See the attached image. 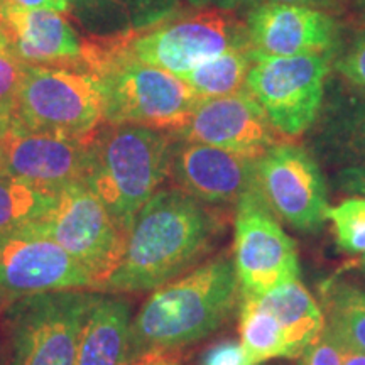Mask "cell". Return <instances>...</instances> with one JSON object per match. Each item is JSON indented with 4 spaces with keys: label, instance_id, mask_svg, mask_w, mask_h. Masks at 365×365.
Here are the masks:
<instances>
[{
    "label": "cell",
    "instance_id": "1",
    "mask_svg": "<svg viewBox=\"0 0 365 365\" xmlns=\"http://www.w3.org/2000/svg\"><path fill=\"white\" fill-rule=\"evenodd\" d=\"M223 228L220 208L198 202L178 186L159 188L134 218L118 267L97 291H154L202 264Z\"/></svg>",
    "mask_w": 365,
    "mask_h": 365
},
{
    "label": "cell",
    "instance_id": "2",
    "mask_svg": "<svg viewBox=\"0 0 365 365\" xmlns=\"http://www.w3.org/2000/svg\"><path fill=\"white\" fill-rule=\"evenodd\" d=\"M232 254L190 269L156 287L130 322L129 364L150 352L181 350L207 339L239 309Z\"/></svg>",
    "mask_w": 365,
    "mask_h": 365
},
{
    "label": "cell",
    "instance_id": "3",
    "mask_svg": "<svg viewBox=\"0 0 365 365\" xmlns=\"http://www.w3.org/2000/svg\"><path fill=\"white\" fill-rule=\"evenodd\" d=\"M83 66L97 80L107 124L144 125L175 134L202 98L176 75L129 56L117 41H85Z\"/></svg>",
    "mask_w": 365,
    "mask_h": 365
},
{
    "label": "cell",
    "instance_id": "4",
    "mask_svg": "<svg viewBox=\"0 0 365 365\" xmlns=\"http://www.w3.org/2000/svg\"><path fill=\"white\" fill-rule=\"evenodd\" d=\"M173 135L134 124H107L88 145L85 182L127 232L140 208L170 178Z\"/></svg>",
    "mask_w": 365,
    "mask_h": 365
},
{
    "label": "cell",
    "instance_id": "5",
    "mask_svg": "<svg viewBox=\"0 0 365 365\" xmlns=\"http://www.w3.org/2000/svg\"><path fill=\"white\" fill-rule=\"evenodd\" d=\"M103 122V98L90 71L26 65L12 124L41 134L88 139Z\"/></svg>",
    "mask_w": 365,
    "mask_h": 365
},
{
    "label": "cell",
    "instance_id": "6",
    "mask_svg": "<svg viewBox=\"0 0 365 365\" xmlns=\"http://www.w3.org/2000/svg\"><path fill=\"white\" fill-rule=\"evenodd\" d=\"M31 230L56 242L93 279L91 291L103 284L120 264L127 232L85 181L54 193L53 202Z\"/></svg>",
    "mask_w": 365,
    "mask_h": 365
},
{
    "label": "cell",
    "instance_id": "7",
    "mask_svg": "<svg viewBox=\"0 0 365 365\" xmlns=\"http://www.w3.org/2000/svg\"><path fill=\"white\" fill-rule=\"evenodd\" d=\"M120 44L129 56L176 76L230 49L252 46L245 21L217 9L161 21Z\"/></svg>",
    "mask_w": 365,
    "mask_h": 365
},
{
    "label": "cell",
    "instance_id": "8",
    "mask_svg": "<svg viewBox=\"0 0 365 365\" xmlns=\"http://www.w3.org/2000/svg\"><path fill=\"white\" fill-rule=\"evenodd\" d=\"M331 56H267L254 49L245 90L257 100L279 135L296 139L322 112Z\"/></svg>",
    "mask_w": 365,
    "mask_h": 365
},
{
    "label": "cell",
    "instance_id": "9",
    "mask_svg": "<svg viewBox=\"0 0 365 365\" xmlns=\"http://www.w3.org/2000/svg\"><path fill=\"white\" fill-rule=\"evenodd\" d=\"M232 259L240 296L259 298L299 279L296 242L271 212L257 185L235 205Z\"/></svg>",
    "mask_w": 365,
    "mask_h": 365
},
{
    "label": "cell",
    "instance_id": "10",
    "mask_svg": "<svg viewBox=\"0 0 365 365\" xmlns=\"http://www.w3.org/2000/svg\"><path fill=\"white\" fill-rule=\"evenodd\" d=\"M98 294L80 289L24 296L14 307V365H75L80 333Z\"/></svg>",
    "mask_w": 365,
    "mask_h": 365
},
{
    "label": "cell",
    "instance_id": "11",
    "mask_svg": "<svg viewBox=\"0 0 365 365\" xmlns=\"http://www.w3.org/2000/svg\"><path fill=\"white\" fill-rule=\"evenodd\" d=\"M255 185L271 212L294 230L314 234L328 222V190L322 168L303 145L279 140L257 159Z\"/></svg>",
    "mask_w": 365,
    "mask_h": 365
},
{
    "label": "cell",
    "instance_id": "12",
    "mask_svg": "<svg viewBox=\"0 0 365 365\" xmlns=\"http://www.w3.org/2000/svg\"><path fill=\"white\" fill-rule=\"evenodd\" d=\"M91 286L93 279L80 262L29 227L0 244V289L9 298Z\"/></svg>",
    "mask_w": 365,
    "mask_h": 365
},
{
    "label": "cell",
    "instance_id": "13",
    "mask_svg": "<svg viewBox=\"0 0 365 365\" xmlns=\"http://www.w3.org/2000/svg\"><path fill=\"white\" fill-rule=\"evenodd\" d=\"M171 135L176 140L208 144L252 159H259L281 140L247 90L230 97L202 100L186 125Z\"/></svg>",
    "mask_w": 365,
    "mask_h": 365
},
{
    "label": "cell",
    "instance_id": "14",
    "mask_svg": "<svg viewBox=\"0 0 365 365\" xmlns=\"http://www.w3.org/2000/svg\"><path fill=\"white\" fill-rule=\"evenodd\" d=\"M90 139L41 134L12 124L4 144L0 171L44 193L85 181Z\"/></svg>",
    "mask_w": 365,
    "mask_h": 365
},
{
    "label": "cell",
    "instance_id": "15",
    "mask_svg": "<svg viewBox=\"0 0 365 365\" xmlns=\"http://www.w3.org/2000/svg\"><path fill=\"white\" fill-rule=\"evenodd\" d=\"M247 36L255 51L267 56H333L340 43V24L318 9L262 2L249 9Z\"/></svg>",
    "mask_w": 365,
    "mask_h": 365
},
{
    "label": "cell",
    "instance_id": "16",
    "mask_svg": "<svg viewBox=\"0 0 365 365\" xmlns=\"http://www.w3.org/2000/svg\"><path fill=\"white\" fill-rule=\"evenodd\" d=\"M257 159L202 143H173L170 178L175 186L208 207L237 205L255 186Z\"/></svg>",
    "mask_w": 365,
    "mask_h": 365
},
{
    "label": "cell",
    "instance_id": "17",
    "mask_svg": "<svg viewBox=\"0 0 365 365\" xmlns=\"http://www.w3.org/2000/svg\"><path fill=\"white\" fill-rule=\"evenodd\" d=\"M9 51L26 65L83 68L85 41L63 12L12 4L0 16Z\"/></svg>",
    "mask_w": 365,
    "mask_h": 365
},
{
    "label": "cell",
    "instance_id": "18",
    "mask_svg": "<svg viewBox=\"0 0 365 365\" xmlns=\"http://www.w3.org/2000/svg\"><path fill=\"white\" fill-rule=\"evenodd\" d=\"M173 0H68V14L93 41L130 38L166 21Z\"/></svg>",
    "mask_w": 365,
    "mask_h": 365
},
{
    "label": "cell",
    "instance_id": "19",
    "mask_svg": "<svg viewBox=\"0 0 365 365\" xmlns=\"http://www.w3.org/2000/svg\"><path fill=\"white\" fill-rule=\"evenodd\" d=\"M129 304L98 296L83 322L75 365H129Z\"/></svg>",
    "mask_w": 365,
    "mask_h": 365
},
{
    "label": "cell",
    "instance_id": "20",
    "mask_svg": "<svg viewBox=\"0 0 365 365\" xmlns=\"http://www.w3.org/2000/svg\"><path fill=\"white\" fill-rule=\"evenodd\" d=\"M257 301L267 312H271L284 328L293 359H299L303 350L317 339L327 325L322 304L313 298V294L299 279L259 296Z\"/></svg>",
    "mask_w": 365,
    "mask_h": 365
},
{
    "label": "cell",
    "instance_id": "21",
    "mask_svg": "<svg viewBox=\"0 0 365 365\" xmlns=\"http://www.w3.org/2000/svg\"><path fill=\"white\" fill-rule=\"evenodd\" d=\"M254 63V48H237L208 59L193 70L182 73L181 78L196 97L202 100L230 97L245 90V81Z\"/></svg>",
    "mask_w": 365,
    "mask_h": 365
},
{
    "label": "cell",
    "instance_id": "22",
    "mask_svg": "<svg viewBox=\"0 0 365 365\" xmlns=\"http://www.w3.org/2000/svg\"><path fill=\"white\" fill-rule=\"evenodd\" d=\"M239 335L255 365L272 359H293L284 328L254 296H240Z\"/></svg>",
    "mask_w": 365,
    "mask_h": 365
},
{
    "label": "cell",
    "instance_id": "23",
    "mask_svg": "<svg viewBox=\"0 0 365 365\" xmlns=\"http://www.w3.org/2000/svg\"><path fill=\"white\" fill-rule=\"evenodd\" d=\"M327 327L341 345L365 354V291L341 281L322 287Z\"/></svg>",
    "mask_w": 365,
    "mask_h": 365
},
{
    "label": "cell",
    "instance_id": "24",
    "mask_svg": "<svg viewBox=\"0 0 365 365\" xmlns=\"http://www.w3.org/2000/svg\"><path fill=\"white\" fill-rule=\"evenodd\" d=\"M54 193H44L0 171V244L44 215Z\"/></svg>",
    "mask_w": 365,
    "mask_h": 365
},
{
    "label": "cell",
    "instance_id": "25",
    "mask_svg": "<svg viewBox=\"0 0 365 365\" xmlns=\"http://www.w3.org/2000/svg\"><path fill=\"white\" fill-rule=\"evenodd\" d=\"M325 132L330 144L349 158L352 166H365V98H345L335 105Z\"/></svg>",
    "mask_w": 365,
    "mask_h": 365
},
{
    "label": "cell",
    "instance_id": "26",
    "mask_svg": "<svg viewBox=\"0 0 365 365\" xmlns=\"http://www.w3.org/2000/svg\"><path fill=\"white\" fill-rule=\"evenodd\" d=\"M336 245L345 254L365 252V196H350L328 210Z\"/></svg>",
    "mask_w": 365,
    "mask_h": 365
},
{
    "label": "cell",
    "instance_id": "27",
    "mask_svg": "<svg viewBox=\"0 0 365 365\" xmlns=\"http://www.w3.org/2000/svg\"><path fill=\"white\" fill-rule=\"evenodd\" d=\"M333 68L345 81L365 91V31L341 49Z\"/></svg>",
    "mask_w": 365,
    "mask_h": 365
},
{
    "label": "cell",
    "instance_id": "28",
    "mask_svg": "<svg viewBox=\"0 0 365 365\" xmlns=\"http://www.w3.org/2000/svg\"><path fill=\"white\" fill-rule=\"evenodd\" d=\"M26 63L11 51H0V112L12 115Z\"/></svg>",
    "mask_w": 365,
    "mask_h": 365
},
{
    "label": "cell",
    "instance_id": "29",
    "mask_svg": "<svg viewBox=\"0 0 365 365\" xmlns=\"http://www.w3.org/2000/svg\"><path fill=\"white\" fill-rule=\"evenodd\" d=\"M299 365H344V345L325 325L323 331L299 355Z\"/></svg>",
    "mask_w": 365,
    "mask_h": 365
},
{
    "label": "cell",
    "instance_id": "30",
    "mask_svg": "<svg viewBox=\"0 0 365 365\" xmlns=\"http://www.w3.org/2000/svg\"><path fill=\"white\" fill-rule=\"evenodd\" d=\"M200 365H255V362L240 341L222 340L205 350Z\"/></svg>",
    "mask_w": 365,
    "mask_h": 365
},
{
    "label": "cell",
    "instance_id": "31",
    "mask_svg": "<svg viewBox=\"0 0 365 365\" xmlns=\"http://www.w3.org/2000/svg\"><path fill=\"white\" fill-rule=\"evenodd\" d=\"M336 182L344 193L365 196V166H346L339 171Z\"/></svg>",
    "mask_w": 365,
    "mask_h": 365
},
{
    "label": "cell",
    "instance_id": "32",
    "mask_svg": "<svg viewBox=\"0 0 365 365\" xmlns=\"http://www.w3.org/2000/svg\"><path fill=\"white\" fill-rule=\"evenodd\" d=\"M129 365H185L181 350H168V352H150L132 360Z\"/></svg>",
    "mask_w": 365,
    "mask_h": 365
},
{
    "label": "cell",
    "instance_id": "33",
    "mask_svg": "<svg viewBox=\"0 0 365 365\" xmlns=\"http://www.w3.org/2000/svg\"><path fill=\"white\" fill-rule=\"evenodd\" d=\"M195 7L217 9V11L235 12L240 9H250L257 4V0H190Z\"/></svg>",
    "mask_w": 365,
    "mask_h": 365
},
{
    "label": "cell",
    "instance_id": "34",
    "mask_svg": "<svg viewBox=\"0 0 365 365\" xmlns=\"http://www.w3.org/2000/svg\"><path fill=\"white\" fill-rule=\"evenodd\" d=\"M14 4L24 9H49V11L68 12V0H14Z\"/></svg>",
    "mask_w": 365,
    "mask_h": 365
},
{
    "label": "cell",
    "instance_id": "35",
    "mask_svg": "<svg viewBox=\"0 0 365 365\" xmlns=\"http://www.w3.org/2000/svg\"><path fill=\"white\" fill-rule=\"evenodd\" d=\"M267 2L287 4V6H301L309 9H318V11H330V9L339 7L341 0H267Z\"/></svg>",
    "mask_w": 365,
    "mask_h": 365
},
{
    "label": "cell",
    "instance_id": "36",
    "mask_svg": "<svg viewBox=\"0 0 365 365\" xmlns=\"http://www.w3.org/2000/svg\"><path fill=\"white\" fill-rule=\"evenodd\" d=\"M344 365H365V354L344 345Z\"/></svg>",
    "mask_w": 365,
    "mask_h": 365
},
{
    "label": "cell",
    "instance_id": "37",
    "mask_svg": "<svg viewBox=\"0 0 365 365\" xmlns=\"http://www.w3.org/2000/svg\"><path fill=\"white\" fill-rule=\"evenodd\" d=\"M11 120H12V115L0 112V159H2L4 144H6V137H7L9 127H11Z\"/></svg>",
    "mask_w": 365,
    "mask_h": 365
},
{
    "label": "cell",
    "instance_id": "38",
    "mask_svg": "<svg viewBox=\"0 0 365 365\" xmlns=\"http://www.w3.org/2000/svg\"><path fill=\"white\" fill-rule=\"evenodd\" d=\"M349 266L350 267H362V269H365V252L360 254V257L354 259V261H350Z\"/></svg>",
    "mask_w": 365,
    "mask_h": 365
},
{
    "label": "cell",
    "instance_id": "39",
    "mask_svg": "<svg viewBox=\"0 0 365 365\" xmlns=\"http://www.w3.org/2000/svg\"><path fill=\"white\" fill-rule=\"evenodd\" d=\"M0 51H9V41L6 33L2 31V27H0Z\"/></svg>",
    "mask_w": 365,
    "mask_h": 365
},
{
    "label": "cell",
    "instance_id": "40",
    "mask_svg": "<svg viewBox=\"0 0 365 365\" xmlns=\"http://www.w3.org/2000/svg\"><path fill=\"white\" fill-rule=\"evenodd\" d=\"M12 4H14V0H0V16H2V14L12 6Z\"/></svg>",
    "mask_w": 365,
    "mask_h": 365
},
{
    "label": "cell",
    "instance_id": "41",
    "mask_svg": "<svg viewBox=\"0 0 365 365\" xmlns=\"http://www.w3.org/2000/svg\"><path fill=\"white\" fill-rule=\"evenodd\" d=\"M357 9H359L360 17H362L365 22V0H357Z\"/></svg>",
    "mask_w": 365,
    "mask_h": 365
},
{
    "label": "cell",
    "instance_id": "42",
    "mask_svg": "<svg viewBox=\"0 0 365 365\" xmlns=\"http://www.w3.org/2000/svg\"><path fill=\"white\" fill-rule=\"evenodd\" d=\"M4 296H6V294H4V293H2V289H0V298H4Z\"/></svg>",
    "mask_w": 365,
    "mask_h": 365
}]
</instances>
